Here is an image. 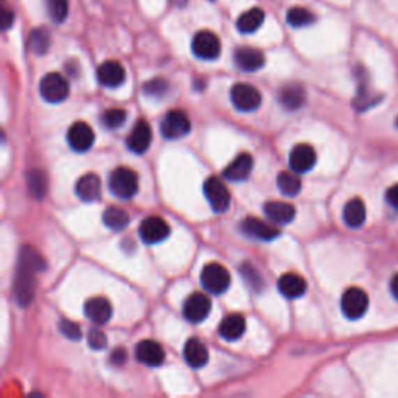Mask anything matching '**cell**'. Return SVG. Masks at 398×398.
<instances>
[{"mask_svg":"<svg viewBox=\"0 0 398 398\" xmlns=\"http://www.w3.org/2000/svg\"><path fill=\"white\" fill-rule=\"evenodd\" d=\"M211 308H212V302L206 294L194 293L185 300L184 309H182V312H184V318L188 322L199 323L207 319L208 313H211Z\"/></svg>","mask_w":398,"mask_h":398,"instance_id":"obj_13","label":"cell"},{"mask_svg":"<svg viewBox=\"0 0 398 398\" xmlns=\"http://www.w3.org/2000/svg\"><path fill=\"white\" fill-rule=\"evenodd\" d=\"M67 141H69L73 151L86 153L91 150L93 141H95V132L84 121H77V123L70 126L69 132H67Z\"/></svg>","mask_w":398,"mask_h":398,"instance_id":"obj_11","label":"cell"},{"mask_svg":"<svg viewBox=\"0 0 398 398\" xmlns=\"http://www.w3.org/2000/svg\"><path fill=\"white\" fill-rule=\"evenodd\" d=\"M316 160H318V156H316V151L312 145H296L291 153H289V167L298 174H303L313 170Z\"/></svg>","mask_w":398,"mask_h":398,"instance_id":"obj_12","label":"cell"},{"mask_svg":"<svg viewBox=\"0 0 398 398\" xmlns=\"http://www.w3.org/2000/svg\"><path fill=\"white\" fill-rule=\"evenodd\" d=\"M171 2L174 6H178V8H184L188 0H171Z\"/></svg>","mask_w":398,"mask_h":398,"instance_id":"obj_44","label":"cell"},{"mask_svg":"<svg viewBox=\"0 0 398 398\" xmlns=\"http://www.w3.org/2000/svg\"><path fill=\"white\" fill-rule=\"evenodd\" d=\"M136 356L141 364L148 367H159L165 361V350L159 342L145 339L137 344Z\"/></svg>","mask_w":398,"mask_h":398,"instance_id":"obj_16","label":"cell"},{"mask_svg":"<svg viewBox=\"0 0 398 398\" xmlns=\"http://www.w3.org/2000/svg\"><path fill=\"white\" fill-rule=\"evenodd\" d=\"M84 314L97 326H103L112 318V307L105 298H92L84 303Z\"/></svg>","mask_w":398,"mask_h":398,"instance_id":"obj_21","label":"cell"},{"mask_svg":"<svg viewBox=\"0 0 398 398\" xmlns=\"http://www.w3.org/2000/svg\"><path fill=\"white\" fill-rule=\"evenodd\" d=\"M126 72L117 61H106L97 69V79L105 87H118L125 83Z\"/></svg>","mask_w":398,"mask_h":398,"instance_id":"obj_18","label":"cell"},{"mask_svg":"<svg viewBox=\"0 0 398 398\" xmlns=\"http://www.w3.org/2000/svg\"><path fill=\"white\" fill-rule=\"evenodd\" d=\"M103 222L111 231L120 232L130 224V215L120 207H107L103 213Z\"/></svg>","mask_w":398,"mask_h":398,"instance_id":"obj_30","label":"cell"},{"mask_svg":"<svg viewBox=\"0 0 398 398\" xmlns=\"http://www.w3.org/2000/svg\"><path fill=\"white\" fill-rule=\"evenodd\" d=\"M341 308L346 318L356 321L366 314L369 308V296L361 288H349L346 293L342 294L341 299Z\"/></svg>","mask_w":398,"mask_h":398,"instance_id":"obj_6","label":"cell"},{"mask_svg":"<svg viewBox=\"0 0 398 398\" xmlns=\"http://www.w3.org/2000/svg\"><path fill=\"white\" fill-rule=\"evenodd\" d=\"M70 86L59 73H47L39 83V93L49 103H61L69 97Z\"/></svg>","mask_w":398,"mask_h":398,"instance_id":"obj_5","label":"cell"},{"mask_svg":"<svg viewBox=\"0 0 398 398\" xmlns=\"http://www.w3.org/2000/svg\"><path fill=\"white\" fill-rule=\"evenodd\" d=\"M277 187L283 197L294 198V197H298L302 190V182H300V178L298 176V173L282 171L277 176Z\"/></svg>","mask_w":398,"mask_h":398,"instance_id":"obj_29","label":"cell"},{"mask_svg":"<svg viewBox=\"0 0 398 398\" xmlns=\"http://www.w3.org/2000/svg\"><path fill=\"white\" fill-rule=\"evenodd\" d=\"M252 167H254V159H252L251 154L241 153L224 168L222 174H224V178L229 181L241 182V181H246L249 176H251Z\"/></svg>","mask_w":398,"mask_h":398,"instance_id":"obj_19","label":"cell"},{"mask_svg":"<svg viewBox=\"0 0 398 398\" xmlns=\"http://www.w3.org/2000/svg\"><path fill=\"white\" fill-rule=\"evenodd\" d=\"M29 43L33 53H36V55H44L50 47V36L44 29H36L31 31Z\"/></svg>","mask_w":398,"mask_h":398,"instance_id":"obj_34","label":"cell"},{"mask_svg":"<svg viewBox=\"0 0 398 398\" xmlns=\"http://www.w3.org/2000/svg\"><path fill=\"white\" fill-rule=\"evenodd\" d=\"M58 328L63 336H66L67 339L70 341H79L83 332H81V327L77 322H72L69 319H61L58 323Z\"/></svg>","mask_w":398,"mask_h":398,"instance_id":"obj_37","label":"cell"},{"mask_svg":"<svg viewBox=\"0 0 398 398\" xmlns=\"http://www.w3.org/2000/svg\"><path fill=\"white\" fill-rule=\"evenodd\" d=\"M241 274L245 280L251 285L252 288H261L263 286V280L260 277V274L257 273V269H255L251 263H245V265L241 266Z\"/></svg>","mask_w":398,"mask_h":398,"instance_id":"obj_38","label":"cell"},{"mask_svg":"<svg viewBox=\"0 0 398 398\" xmlns=\"http://www.w3.org/2000/svg\"><path fill=\"white\" fill-rule=\"evenodd\" d=\"M218 332L224 341H237L246 332V319L241 314H229L221 321Z\"/></svg>","mask_w":398,"mask_h":398,"instance_id":"obj_24","label":"cell"},{"mask_svg":"<svg viewBox=\"0 0 398 398\" xmlns=\"http://www.w3.org/2000/svg\"><path fill=\"white\" fill-rule=\"evenodd\" d=\"M170 89V86H168L167 81L164 78H154L150 79L148 83H145L144 86V92L146 97H151V98H162L165 97V93Z\"/></svg>","mask_w":398,"mask_h":398,"instance_id":"obj_35","label":"cell"},{"mask_svg":"<svg viewBox=\"0 0 398 398\" xmlns=\"http://www.w3.org/2000/svg\"><path fill=\"white\" fill-rule=\"evenodd\" d=\"M263 212L273 224L285 226L296 218V207L285 201H268L263 206Z\"/></svg>","mask_w":398,"mask_h":398,"instance_id":"obj_17","label":"cell"},{"mask_svg":"<svg viewBox=\"0 0 398 398\" xmlns=\"http://www.w3.org/2000/svg\"><path fill=\"white\" fill-rule=\"evenodd\" d=\"M279 291L286 299H299L307 293V282L299 274H283L279 279Z\"/></svg>","mask_w":398,"mask_h":398,"instance_id":"obj_23","label":"cell"},{"mask_svg":"<svg viewBox=\"0 0 398 398\" xmlns=\"http://www.w3.org/2000/svg\"><path fill=\"white\" fill-rule=\"evenodd\" d=\"M390 291H392L394 298L398 300V274H395L394 279L390 280Z\"/></svg>","mask_w":398,"mask_h":398,"instance_id":"obj_43","label":"cell"},{"mask_svg":"<svg viewBox=\"0 0 398 398\" xmlns=\"http://www.w3.org/2000/svg\"><path fill=\"white\" fill-rule=\"evenodd\" d=\"M77 197L84 202H95L101 197V181L93 173H87L77 181Z\"/></svg>","mask_w":398,"mask_h":398,"instance_id":"obj_22","label":"cell"},{"mask_svg":"<svg viewBox=\"0 0 398 398\" xmlns=\"http://www.w3.org/2000/svg\"><path fill=\"white\" fill-rule=\"evenodd\" d=\"M111 361L112 364H116V366H121V364L126 362V352L123 349H116L111 355Z\"/></svg>","mask_w":398,"mask_h":398,"instance_id":"obj_42","label":"cell"},{"mask_svg":"<svg viewBox=\"0 0 398 398\" xmlns=\"http://www.w3.org/2000/svg\"><path fill=\"white\" fill-rule=\"evenodd\" d=\"M190 118L181 109L168 111L160 121V132L167 140H179L190 132Z\"/></svg>","mask_w":398,"mask_h":398,"instance_id":"obj_4","label":"cell"},{"mask_svg":"<svg viewBox=\"0 0 398 398\" xmlns=\"http://www.w3.org/2000/svg\"><path fill=\"white\" fill-rule=\"evenodd\" d=\"M201 283L207 293L224 294L231 286V274L220 263H208L201 273Z\"/></svg>","mask_w":398,"mask_h":398,"instance_id":"obj_3","label":"cell"},{"mask_svg":"<svg viewBox=\"0 0 398 398\" xmlns=\"http://www.w3.org/2000/svg\"><path fill=\"white\" fill-rule=\"evenodd\" d=\"M126 117L128 114L123 109H107L105 111L103 117H101V121H103V125L107 130H117V128L123 126Z\"/></svg>","mask_w":398,"mask_h":398,"instance_id":"obj_36","label":"cell"},{"mask_svg":"<svg viewBox=\"0 0 398 398\" xmlns=\"http://www.w3.org/2000/svg\"><path fill=\"white\" fill-rule=\"evenodd\" d=\"M241 231L245 232L247 237L261 241H273L280 235V231L275 227V224L274 226L268 224V222L255 217H249L246 220H243Z\"/></svg>","mask_w":398,"mask_h":398,"instance_id":"obj_14","label":"cell"},{"mask_svg":"<svg viewBox=\"0 0 398 398\" xmlns=\"http://www.w3.org/2000/svg\"><path fill=\"white\" fill-rule=\"evenodd\" d=\"M45 6L55 24H63L69 15V0H45Z\"/></svg>","mask_w":398,"mask_h":398,"instance_id":"obj_33","label":"cell"},{"mask_svg":"<svg viewBox=\"0 0 398 398\" xmlns=\"http://www.w3.org/2000/svg\"><path fill=\"white\" fill-rule=\"evenodd\" d=\"M235 64L243 72H257L263 66H265V55L257 49H251V47H241L234 53Z\"/></svg>","mask_w":398,"mask_h":398,"instance_id":"obj_20","label":"cell"},{"mask_svg":"<svg viewBox=\"0 0 398 398\" xmlns=\"http://www.w3.org/2000/svg\"><path fill=\"white\" fill-rule=\"evenodd\" d=\"M231 100L234 106L241 112H252L261 105V93L257 87L246 83H238L232 87Z\"/></svg>","mask_w":398,"mask_h":398,"instance_id":"obj_7","label":"cell"},{"mask_svg":"<svg viewBox=\"0 0 398 398\" xmlns=\"http://www.w3.org/2000/svg\"><path fill=\"white\" fill-rule=\"evenodd\" d=\"M342 218L350 229L361 227L366 221V206H364V202L360 198L350 199L344 207Z\"/></svg>","mask_w":398,"mask_h":398,"instance_id":"obj_26","label":"cell"},{"mask_svg":"<svg viewBox=\"0 0 398 398\" xmlns=\"http://www.w3.org/2000/svg\"><path fill=\"white\" fill-rule=\"evenodd\" d=\"M397 125H398V120H397Z\"/></svg>","mask_w":398,"mask_h":398,"instance_id":"obj_45","label":"cell"},{"mask_svg":"<svg viewBox=\"0 0 398 398\" xmlns=\"http://www.w3.org/2000/svg\"><path fill=\"white\" fill-rule=\"evenodd\" d=\"M87 344H89L92 350H105L107 346V338L100 328H92L87 333Z\"/></svg>","mask_w":398,"mask_h":398,"instance_id":"obj_39","label":"cell"},{"mask_svg":"<svg viewBox=\"0 0 398 398\" xmlns=\"http://www.w3.org/2000/svg\"><path fill=\"white\" fill-rule=\"evenodd\" d=\"M140 238L144 240L146 245H158L168 238L170 235V226L167 224L165 220L159 217H150L141 221L139 227Z\"/></svg>","mask_w":398,"mask_h":398,"instance_id":"obj_10","label":"cell"},{"mask_svg":"<svg viewBox=\"0 0 398 398\" xmlns=\"http://www.w3.org/2000/svg\"><path fill=\"white\" fill-rule=\"evenodd\" d=\"M192 50L197 58L206 61L217 59L221 53L220 38L213 31H198L192 40Z\"/></svg>","mask_w":398,"mask_h":398,"instance_id":"obj_9","label":"cell"},{"mask_svg":"<svg viewBox=\"0 0 398 398\" xmlns=\"http://www.w3.org/2000/svg\"><path fill=\"white\" fill-rule=\"evenodd\" d=\"M184 358L188 366L193 369L204 367L208 361V350L204 346V342H201L197 338L188 339L184 346Z\"/></svg>","mask_w":398,"mask_h":398,"instance_id":"obj_25","label":"cell"},{"mask_svg":"<svg viewBox=\"0 0 398 398\" xmlns=\"http://www.w3.org/2000/svg\"><path fill=\"white\" fill-rule=\"evenodd\" d=\"M0 19H2V30L6 31L11 29V25L15 24V11L8 8V5L5 2L2 3V11H0Z\"/></svg>","mask_w":398,"mask_h":398,"instance_id":"obj_40","label":"cell"},{"mask_svg":"<svg viewBox=\"0 0 398 398\" xmlns=\"http://www.w3.org/2000/svg\"><path fill=\"white\" fill-rule=\"evenodd\" d=\"M204 194L215 212H227L229 206H231V192L220 178H208L204 182Z\"/></svg>","mask_w":398,"mask_h":398,"instance_id":"obj_8","label":"cell"},{"mask_svg":"<svg viewBox=\"0 0 398 398\" xmlns=\"http://www.w3.org/2000/svg\"><path fill=\"white\" fill-rule=\"evenodd\" d=\"M279 100L288 111H298L305 103V91L299 84H288L280 91Z\"/></svg>","mask_w":398,"mask_h":398,"instance_id":"obj_27","label":"cell"},{"mask_svg":"<svg viewBox=\"0 0 398 398\" xmlns=\"http://www.w3.org/2000/svg\"><path fill=\"white\" fill-rule=\"evenodd\" d=\"M111 192L120 199H131L139 192V178L131 168L118 167L109 176Z\"/></svg>","mask_w":398,"mask_h":398,"instance_id":"obj_2","label":"cell"},{"mask_svg":"<svg viewBox=\"0 0 398 398\" xmlns=\"http://www.w3.org/2000/svg\"><path fill=\"white\" fill-rule=\"evenodd\" d=\"M45 269V260L31 247H22L19 255L17 274L15 280L16 299L26 307L35 296V275Z\"/></svg>","mask_w":398,"mask_h":398,"instance_id":"obj_1","label":"cell"},{"mask_svg":"<svg viewBox=\"0 0 398 398\" xmlns=\"http://www.w3.org/2000/svg\"><path fill=\"white\" fill-rule=\"evenodd\" d=\"M316 20L314 15L307 8H302V6H294V8H289L286 13V22L294 26V29H302V26L312 25Z\"/></svg>","mask_w":398,"mask_h":398,"instance_id":"obj_31","label":"cell"},{"mask_svg":"<svg viewBox=\"0 0 398 398\" xmlns=\"http://www.w3.org/2000/svg\"><path fill=\"white\" fill-rule=\"evenodd\" d=\"M386 201L398 211V184H395L394 187L389 188L388 193H386Z\"/></svg>","mask_w":398,"mask_h":398,"instance_id":"obj_41","label":"cell"},{"mask_svg":"<svg viewBox=\"0 0 398 398\" xmlns=\"http://www.w3.org/2000/svg\"><path fill=\"white\" fill-rule=\"evenodd\" d=\"M26 185H29V190L33 198L36 199L44 198V194L47 192V179L43 171L31 170L26 173Z\"/></svg>","mask_w":398,"mask_h":398,"instance_id":"obj_32","label":"cell"},{"mask_svg":"<svg viewBox=\"0 0 398 398\" xmlns=\"http://www.w3.org/2000/svg\"><path fill=\"white\" fill-rule=\"evenodd\" d=\"M151 141H153V132L150 125H148L145 120H139L126 139V146L128 150L132 153L144 154L148 148H150Z\"/></svg>","mask_w":398,"mask_h":398,"instance_id":"obj_15","label":"cell"},{"mask_svg":"<svg viewBox=\"0 0 398 398\" xmlns=\"http://www.w3.org/2000/svg\"><path fill=\"white\" fill-rule=\"evenodd\" d=\"M263 22H265V13L260 8H252L238 17L237 29L243 35H251L260 29Z\"/></svg>","mask_w":398,"mask_h":398,"instance_id":"obj_28","label":"cell"}]
</instances>
